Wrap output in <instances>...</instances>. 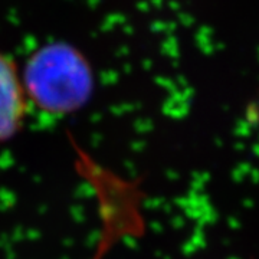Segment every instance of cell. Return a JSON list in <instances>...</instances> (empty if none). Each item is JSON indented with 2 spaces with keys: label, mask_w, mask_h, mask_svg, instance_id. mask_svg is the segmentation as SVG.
<instances>
[{
  "label": "cell",
  "mask_w": 259,
  "mask_h": 259,
  "mask_svg": "<svg viewBox=\"0 0 259 259\" xmlns=\"http://www.w3.org/2000/svg\"><path fill=\"white\" fill-rule=\"evenodd\" d=\"M28 100L52 115L81 110L94 90L91 66L76 48L49 44L39 48L22 75Z\"/></svg>",
  "instance_id": "obj_1"
},
{
  "label": "cell",
  "mask_w": 259,
  "mask_h": 259,
  "mask_svg": "<svg viewBox=\"0 0 259 259\" xmlns=\"http://www.w3.org/2000/svg\"><path fill=\"white\" fill-rule=\"evenodd\" d=\"M28 105L18 66L0 51V144L13 139L23 127Z\"/></svg>",
  "instance_id": "obj_2"
}]
</instances>
